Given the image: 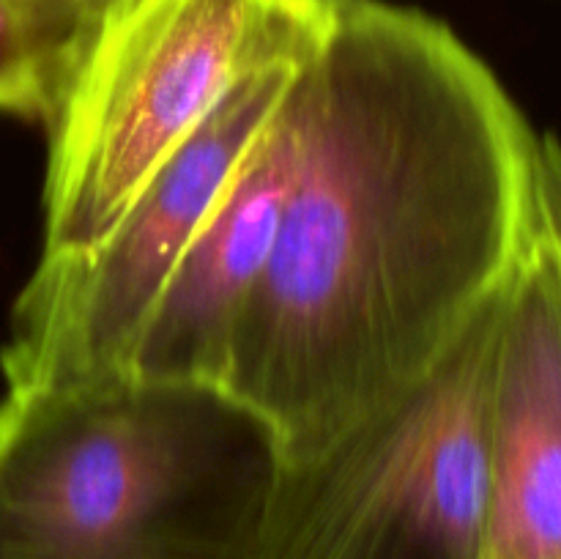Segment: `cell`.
Instances as JSON below:
<instances>
[{"label": "cell", "instance_id": "6da1fadb", "mask_svg": "<svg viewBox=\"0 0 561 559\" xmlns=\"http://www.w3.org/2000/svg\"><path fill=\"white\" fill-rule=\"evenodd\" d=\"M299 148L222 387L305 458L420 384L535 236L537 135L444 22L327 0Z\"/></svg>", "mask_w": 561, "mask_h": 559}, {"label": "cell", "instance_id": "7a4b0ae2", "mask_svg": "<svg viewBox=\"0 0 561 559\" xmlns=\"http://www.w3.org/2000/svg\"><path fill=\"white\" fill-rule=\"evenodd\" d=\"M283 464L219 384L5 389L0 559H250Z\"/></svg>", "mask_w": 561, "mask_h": 559}, {"label": "cell", "instance_id": "3957f363", "mask_svg": "<svg viewBox=\"0 0 561 559\" xmlns=\"http://www.w3.org/2000/svg\"><path fill=\"white\" fill-rule=\"evenodd\" d=\"M327 0H121L47 121L44 258L82 255L255 71L305 58Z\"/></svg>", "mask_w": 561, "mask_h": 559}, {"label": "cell", "instance_id": "277c9868", "mask_svg": "<svg viewBox=\"0 0 561 559\" xmlns=\"http://www.w3.org/2000/svg\"><path fill=\"white\" fill-rule=\"evenodd\" d=\"M504 288L409 392L285 458L250 559L482 557Z\"/></svg>", "mask_w": 561, "mask_h": 559}, {"label": "cell", "instance_id": "5b68a950", "mask_svg": "<svg viewBox=\"0 0 561 559\" xmlns=\"http://www.w3.org/2000/svg\"><path fill=\"white\" fill-rule=\"evenodd\" d=\"M299 60L247 77L82 255L44 258L16 296L0 367L9 389L129 373L137 338L203 219L294 82Z\"/></svg>", "mask_w": 561, "mask_h": 559}, {"label": "cell", "instance_id": "8992f818", "mask_svg": "<svg viewBox=\"0 0 561 559\" xmlns=\"http://www.w3.org/2000/svg\"><path fill=\"white\" fill-rule=\"evenodd\" d=\"M294 82L170 274L137 338L135 376L225 384L236 332L272 261L294 181Z\"/></svg>", "mask_w": 561, "mask_h": 559}, {"label": "cell", "instance_id": "52a82bcc", "mask_svg": "<svg viewBox=\"0 0 561 559\" xmlns=\"http://www.w3.org/2000/svg\"><path fill=\"white\" fill-rule=\"evenodd\" d=\"M480 559H561V272L537 223L504 288Z\"/></svg>", "mask_w": 561, "mask_h": 559}, {"label": "cell", "instance_id": "ba28073f", "mask_svg": "<svg viewBox=\"0 0 561 559\" xmlns=\"http://www.w3.org/2000/svg\"><path fill=\"white\" fill-rule=\"evenodd\" d=\"M99 20L47 0H0V113L44 124Z\"/></svg>", "mask_w": 561, "mask_h": 559}, {"label": "cell", "instance_id": "9c48e42d", "mask_svg": "<svg viewBox=\"0 0 561 559\" xmlns=\"http://www.w3.org/2000/svg\"><path fill=\"white\" fill-rule=\"evenodd\" d=\"M535 223L561 272V140L553 135L537 140Z\"/></svg>", "mask_w": 561, "mask_h": 559}, {"label": "cell", "instance_id": "30bf717a", "mask_svg": "<svg viewBox=\"0 0 561 559\" xmlns=\"http://www.w3.org/2000/svg\"><path fill=\"white\" fill-rule=\"evenodd\" d=\"M47 3L55 5H66V9H75L80 14L88 16H104L113 5H118L121 0H47Z\"/></svg>", "mask_w": 561, "mask_h": 559}]
</instances>
